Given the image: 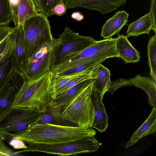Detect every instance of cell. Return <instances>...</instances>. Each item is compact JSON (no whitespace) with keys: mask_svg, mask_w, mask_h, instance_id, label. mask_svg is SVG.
Instances as JSON below:
<instances>
[{"mask_svg":"<svg viewBox=\"0 0 156 156\" xmlns=\"http://www.w3.org/2000/svg\"><path fill=\"white\" fill-rule=\"evenodd\" d=\"M105 61V60H102L78 65L69 68L62 72L52 74V75L58 77H62L79 73L86 70L90 69L98 64L99 63H102Z\"/></svg>","mask_w":156,"mask_h":156,"instance_id":"cell-26","label":"cell"},{"mask_svg":"<svg viewBox=\"0 0 156 156\" xmlns=\"http://www.w3.org/2000/svg\"><path fill=\"white\" fill-rule=\"evenodd\" d=\"M101 63H99L95 66L94 70L96 78L93 83L92 90L97 92L101 100L102 101L105 93L108 91L110 87L111 82L109 70Z\"/></svg>","mask_w":156,"mask_h":156,"instance_id":"cell-19","label":"cell"},{"mask_svg":"<svg viewBox=\"0 0 156 156\" xmlns=\"http://www.w3.org/2000/svg\"><path fill=\"white\" fill-rule=\"evenodd\" d=\"M62 108H53L48 106L44 112H41L39 118L35 123L72 126L62 117Z\"/></svg>","mask_w":156,"mask_h":156,"instance_id":"cell-22","label":"cell"},{"mask_svg":"<svg viewBox=\"0 0 156 156\" xmlns=\"http://www.w3.org/2000/svg\"><path fill=\"white\" fill-rule=\"evenodd\" d=\"M51 71L31 80H26L15 97L12 108H23L44 112L52 99Z\"/></svg>","mask_w":156,"mask_h":156,"instance_id":"cell-2","label":"cell"},{"mask_svg":"<svg viewBox=\"0 0 156 156\" xmlns=\"http://www.w3.org/2000/svg\"><path fill=\"white\" fill-rule=\"evenodd\" d=\"M116 52L125 63H136L140 61V53L135 49L123 34L118 35L115 44Z\"/></svg>","mask_w":156,"mask_h":156,"instance_id":"cell-13","label":"cell"},{"mask_svg":"<svg viewBox=\"0 0 156 156\" xmlns=\"http://www.w3.org/2000/svg\"><path fill=\"white\" fill-rule=\"evenodd\" d=\"M129 16L125 10L117 12L107 20L102 27L101 36L104 39H108L115 34L119 35L123 27L127 24Z\"/></svg>","mask_w":156,"mask_h":156,"instance_id":"cell-12","label":"cell"},{"mask_svg":"<svg viewBox=\"0 0 156 156\" xmlns=\"http://www.w3.org/2000/svg\"><path fill=\"white\" fill-rule=\"evenodd\" d=\"M130 82L145 91L148 96V104L156 108V82L151 78L142 76L139 74L130 80Z\"/></svg>","mask_w":156,"mask_h":156,"instance_id":"cell-21","label":"cell"},{"mask_svg":"<svg viewBox=\"0 0 156 156\" xmlns=\"http://www.w3.org/2000/svg\"><path fill=\"white\" fill-rule=\"evenodd\" d=\"M9 144L15 149H26L28 147L23 140L17 138H12L9 141Z\"/></svg>","mask_w":156,"mask_h":156,"instance_id":"cell-32","label":"cell"},{"mask_svg":"<svg viewBox=\"0 0 156 156\" xmlns=\"http://www.w3.org/2000/svg\"><path fill=\"white\" fill-rule=\"evenodd\" d=\"M94 81L62 108V117L72 126L92 127L95 116L91 98Z\"/></svg>","mask_w":156,"mask_h":156,"instance_id":"cell-3","label":"cell"},{"mask_svg":"<svg viewBox=\"0 0 156 156\" xmlns=\"http://www.w3.org/2000/svg\"><path fill=\"white\" fill-rule=\"evenodd\" d=\"M12 21L9 0H0V25H8Z\"/></svg>","mask_w":156,"mask_h":156,"instance_id":"cell-27","label":"cell"},{"mask_svg":"<svg viewBox=\"0 0 156 156\" xmlns=\"http://www.w3.org/2000/svg\"><path fill=\"white\" fill-rule=\"evenodd\" d=\"M8 37L0 44V60L2 58L8 41Z\"/></svg>","mask_w":156,"mask_h":156,"instance_id":"cell-35","label":"cell"},{"mask_svg":"<svg viewBox=\"0 0 156 156\" xmlns=\"http://www.w3.org/2000/svg\"><path fill=\"white\" fill-rule=\"evenodd\" d=\"M7 156L8 155L4 153H3L0 151V156Z\"/></svg>","mask_w":156,"mask_h":156,"instance_id":"cell-38","label":"cell"},{"mask_svg":"<svg viewBox=\"0 0 156 156\" xmlns=\"http://www.w3.org/2000/svg\"><path fill=\"white\" fill-rule=\"evenodd\" d=\"M156 131V108L153 107L147 119L132 135L127 143L125 148H127L133 145L146 136L154 134Z\"/></svg>","mask_w":156,"mask_h":156,"instance_id":"cell-18","label":"cell"},{"mask_svg":"<svg viewBox=\"0 0 156 156\" xmlns=\"http://www.w3.org/2000/svg\"><path fill=\"white\" fill-rule=\"evenodd\" d=\"M67 8L64 2L57 4L53 9L52 15H55L58 16H62L65 14Z\"/></svg>","mask_w":156,"mask_h":156,"instance_id":"cell-33","label":"cell"},{"mask_svg":"<svg viewBox=\"0 0 156 156\" xmlns=\"http://www.w3.org/2000/svg\"><path fill=\"white\" fill-rule=\"evenodd\" d=\"M32 2L36 11L40 13L41 8L40 5L39 0H31Z\"/></svg>","mask_w":156,"mask_h":156,"instance_id":"cell-37","label":"cell"},{"mask_svg":"<svg viewBox=\"0 0 156 156\" xmlns=\"http://www.w3.org/2000/svg\"><path fill=\"white\" fill-rule=\"evenodd\" d=\"M90 69L86 70L79 73L62 77H58L52 75L51 86L52 95L60 88L65 85L69 80Z\"/></svg>","mask_w":156,"mask_h":156,"instance_id":"cell-28","label":"cell"},{"mask_svg":"<svg viewBox=\"0 0 156 156\" xmlns=\"http://www.w3.org/2000/svg\"><path fill=\"white\" fill-rule=\"evenodd\" d=\"M91 98L94 109L95 116L92 126L99 132H105L108 126V117L105 111L102 101L101 99L99 94L92 90Z\"/></svg>","mask_w":156,"mask_h":156,"instance_id":"cell-16","label":"cell"},{"mask_svg":"<svg viewBox=\"0 0 156 156\" xmlns=\"http://www.w3.org/2000/svg\"><path fill=\"white\" fill-rule=\"evenodd\" d=\"M126 2V0H65L64 2L67 9L83 8L105 15L114 11Z\"/></svg>","mask_w":156,"mask_h":156,"instance_id":"cell-11","label":"cell"},{"mask_svg":"<svg viewBox=\"0 0 156 156\" xmlns=\"http://www.w3.org/2000/svg\"><path fill=\"white\" fill-rule=\"evenodd\" d=\"M65 0H39L41 8L40 13L48 17L51 16L52 12L56 5Z\"/></svg>","mask_w":156,"mask_h":156,"instance_id":"cell-29","label":"cell"},{"mask_svg":"<svg viewBox=\"0 0 156 156\" xmlns=\"http://www.w3.org/2000/svg\"><path fill=\"white\" fill-rule=\"evenodd\" d=\"M156 23L150 12L131 22L128 26L126 36L137 37L140 35H149L151 30L156 34Z\"/></svg>","mask_w":156,"mask_h":156,"instance_id":"cell-15","label":"cell"},{"mask_svg":"<svg viewBox=\"0 0 156 156\" xmlns=\"http://www.w3.org/2000/svg\"><path fill=\"white\" fill-rule=\"evenodd\" d=\"M101 145L93 136L54 144H30L26 149L14 154L40 152L61 156H75L97 151Z\"/></svg>","mask_w":156,"mask_h":156,"instance_id":"cell-6","label":"cell"},{"mask_svg":"<svg viewBox=\"0 0 156 156\" xmlns=\"http://www.w3.org/2000/svg\"><path fill=\"white\" fill-rule=\"evenodd\" d=\"M15 30V50L16 61L18 69L24 75L28 65L24 50L23 25H18Z\"/></svg>","mask_w":156,"mask_h":156,"instance_id":"cell-20","label":"cell"},{"mask_svg":"<svg viewBox=\"0 0 156 156\" xmlns=\"http://www.w3.org/2000/svg\"><path fill=\"white\" fill-rule=\"evenodd\" d=\"M26 80L24 74L16 69L0 83V121L12 109L15 97Z\"/></svg>","mask_w":156,"mask_h":156,"instance_id":"cell-9","label":"cell"},{"mask_svg":"<svg viewBox=\"0 0 156 156\" xmlns=\"http://www.w3.org/2000/svg\"><path fill=\"white\" fill-rule=\"evenodd\" d=\"M39 13L31 0H21L18 10V25H23L26 20Z\"/></svg>","mask_w":156,"mask_h":156,"instance_id":"cell-24","label":"cell"},{"mask_svg":"<svg viewBox=\"0 0 156 156\" xmlns=\"http://www.w3.org/2000/svg\"><path fill=\"white\" fill-rule=\"evenodd\" d=\"M71 17L72 18L78 21H80L84 19L83 16L79 12H74L72 13Z\"/></svg>","mask_w":156,"mask_h":156,"instance_id":"cell-36","label":"cell"},{"mask_svg":"<svg viewBox=\"0 0 156 156\" xmlns=\"http://www.w3.org/2000/svg\"><path fill=\"white\" fill-rule=\"evenodd\" d=\"M41 112L34 109L12 108L0 121V137L4 140L8 136L11 139L23 132L36 123Z\"/></svg>","mask_w":156,"mask_h":156,"instance_id":"cell-8","label":"cell"},{"mask_svg":"<svg viewBox=\"0 0 156 156\" xmlns=\"http://www.w3.org/2000/svg\"><path fill=\"white\" fill-rule=\"evenodd\" d=\"M16 27L0 25V44L9 37L15 30Z\"/></svg>","mask_w":156,"mask_h":156,"instance_id":"cell-31","label":"cell"},{"mask_svg":"<svg viewBox=\"0 0 156 156\" xmlns=\"http://www.w3.org/2000/svg\"><path fill=\"white\" fill-rule=\"evenodd\" d=\"M16 69L17 68L15 56L14 31L13 39H9L4 55L0 60V83Z\"/></svg>","mask_w":156,"mask_h":156,"instance_id":"cell-14","label":"cell"},{"mask_svg":"<svg viewBox=\"0 0 156 156\" xmlns=\"http://www.w3.org/2000/svg\"><path fill=\"white\" fill-rule=\"evenodd\" d=\"M11 11L12 21L15 27L18 25V10L21 0H9Z\"/></svg>","mask_w":156,"mask_h":156,"instance_id":"cell-30","label":"cell"},{"mask_svg":"<svg viewBox=\"0 0 156 156\" xmlns=\"http://www.w3.org/2000/svg\"><path fill=\"white\" fill-rule=\"evenodd\" d=\"M96 133L92 127L82 128L50 124L34 123L23 132L13 136L11 138L21 139L28 144H54L95 136Z\"/></svg>","mask_w":156,"mask_h":156,"instance_id":"cell-1","label":"cell"},{"mask_svg":"<svg viewBox=\"0 0 156 156\" xmlns=\"http://www.w3.org/2000/svg\"><path fill=\"white\" fill-rule=\"evenodd\" d=\"M48 17L40 13L24 23L23 25L24 50L28 65L40 48L54 39Z\"/></svg>","mask_w":156,"mask_h":156,"instance_id":"cell-4","label":"cell"},{"mask_svg":"<svg viewBox=\"0 0 156 156\" xmlns=\"http://www.w3.org/2000/svg\"><path fill=\"white\" fill-rule=\"evenodd\" d=\"M148 63L151 78L156 82V35L150 37L147 46Z\"/></svg>","mask_w":156,"mask_h":156,"instance_id":"cell-25","label":"cell"},{"mask_svg":"<svg viewBox=\"0 0 156 156\" xmlns=\"http://www.w3.org/2000/svg\"><path fill=\"white\" fill-rule=\"evenodd\" d=\"M94 80V79H92L86 80L69 88L52 99L49 106L53 108H63L91 83Z\"/></svg>","mask_w":156,"mask_h":156,"instance_id":"cell-17","label":"cell"},{"mask_svg":"<svg viewBox=\"0 0 156 156\" xmlns=\"http://www.w3.org/2000/svg\"><path fill=\"white\" fill-rule=\"evenodd\" d=\"M156 0H151V6L149 12L151 14L154 20L156 23Z\"/></svg>","mask_w":156,"mask_h":156,"instance_id":"cell-34","label":"cell"},{"mask_svg":"<svg viewBox=\"0 0 156 156\" xmlns=\"http://www.w3.org/2000/svg\"><path fill=\"white\" fill-rule=\"evenodd\" d=\"M58 41V39L54 38L40 48L35 52L24 75L26 80L36 79L51 71V59L53 48Z\"/></svg>","mask_w":156,"mask_h":156,"instance_id":"cell-10","label":"cell"},{"mask_svg":"<svg viewBox=\"0 0 156 156\" xmlns=\"http://www.w3.org/2000/svg\"><path fill=\"white\" fill-rule=\"evenodd\" d=\"M116 38H110L97 41L72 58L58 65L51 72L53 74L62 72L78 65L118 58L115 49Z\"/></svg>","mask_w":156,"mask_h":156,"instance_id":"cell-7","label":"cell"},{"mask_svg":"<svg viewBox=\"0 0 156 156\" xmlns=\"http://www.w3.org/2000/svg\"><path fill=\"white\" fill-rule=\"evenodd\" d=\"M59 41L52 50L50 71L61 63L76 56L96 41L90 36L79 35L68 27L59 35Z\"/></svg>","mask_w":156,"mask_h":156,"instance_id":"cell-5","label":"cell"},{"mask_svg":"<svg viewBox=\"0 0 156 156\" xmlns=\"http://www.w3.org/2000/svg\"><path fill=\"white\" fill-rule=\"evenodd\" d=\"M96 66L86 72L71 79L65 85L60 88L52 95V99H53L56 96L83 81L90 79H95L96 78V74L94 68Z\"/></svg>","mask_w":156,"mask_h":156,"instance_id":"cell-23","label":"cell"}]
</instances>
